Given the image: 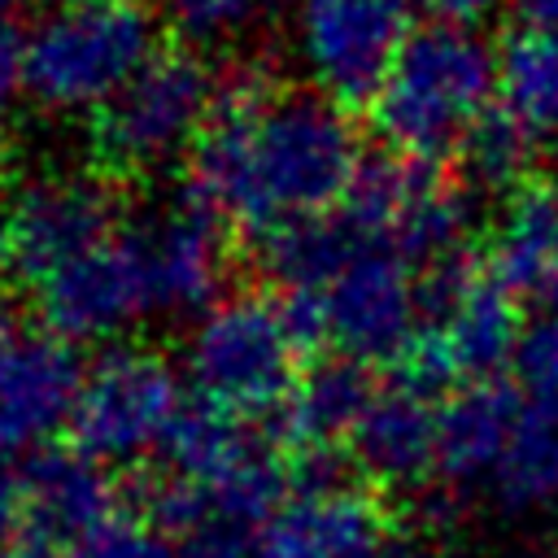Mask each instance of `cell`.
I'll return each instance as SVG.
<instances>
[{"mask_svg": "<svg viewBox=\"0 0 558 558\" xmlns=\"http://www.w3.org/2000/svg\"><path fill=\"white\" fill-rule=\"evenodd\" d=\"M83 362L48 327L0 323V458L44 445L70 423Z\"/></svg>", "mask_w": 558, "mask_h": 558, "instance_id": "cell-14", "label": "cell"}, {"mask_svg": "<svg viewBox=\"0 0 558 558\" xmlns=\"http://www.w3.org/2000/svg\"><path fill=\"white\" fill-rule=\"evenodd\" d=\"M340 209L353 227L397 248L423 275L462 257V240L471 227L466 192L432 161H410L397 153L362 161Z\"/></svg>", "mask_w": 558, "mask_h": 558, "instance_id": "cell-11", "label": "cell"}, {"mask_svg": "<svg viewBox=\"0 0 558 558\" xmlns=\"http://www.w3.org/2000/svg\"><path fill=\"white\" fill-rule=\"evenodd\" d=\"M183 405L187 401L179 392V375L161 353L113 344L83 371L70 414L74 449L100 466H126L140 453L166 445Z\"/></svg>", "mask_w": 558, "mask_h": 558, "instance_id": "cell-10", "label": "cell"}, {"mask_svg": "<svg viewBox=\"0 0 558 558\" xmlns=\"http://www.w3.org/2000/svg\"><path fill=\"white\" fill-rule=\"evenodd\" d=\"M140 244H144V262L153 275V296H157V314L183 318V314H205L209 305L222 301V283H227V222L196 201L192 192H183L179 201L161 205L157 214H148L144 222H135Z\"/></svg>", "mask_w": 558, "mask_h": 558, "instance_id": "cell-15", "label": "cell"}, {"mask_svg": "<svg viewBox=\"0 0 558 558\" xmlns=\"http://www.w3.org/2000/svg\"><path fill=\"white\" fill-rule=\"evenodd\" d=\"M432 13V22H453V26H475L480 17H488L501 0H414Z\"/></svg>", "mask_w": 558, "mask_h": 558, "instance_id": "cell-31", "label": "cell"}, {"mask_svg": "<svg viewBox=\"0 0 558 558\" xmlns=\"http://www.w3.org/2000/svg\"><path fill=\"white\" fill-rule=\"evenodd\" d=\"M379 545L384 510L371 493H292L257 527L253 558H366Z\"/></svg>", "mask_w": 558, "mask_h": 558, "instance_id": "cell-17", "label": "cell"}, {"mask_svg": "<svg viewBox=\"0 0 558 558\" xmlns=\"http://www.w3.org/2000/svg\"><path fill=\"white\" fill-rule=\"evenodd\" d=\"M497 52L475 26L427 22L401 48L392 74L371 100L379 140L410 161L458 153L493 113Z\"/></svg>", "mask_w": 558, "mask_h": 558, "instance_id": "cell-2", "label": "cell"}, {"mask_svg": "<svg viewBox=\"0 0 558 558\" xmlns=\"http://www.w3.org/2000/svg\"><path fill=\"white\" fill-rule=\"evenodd\" d=\"M375 392L379 388L371 384L362 362L323 357L296 379L292 397L283 401V410H279L283 432L301 449H336L340 440H349L357 432Z\"/></svg>", "mask_w": 558, "mask_h": 558, "instance_id": "cell-21", "label": "cell"}, {"mask_svg": "<svg viewBox=\"0 0 558 558\" xmlns=\"http://www.w3.org/2000/svg\"><path fill=\"white\" fill-rule=\"evenodd\" d=\"M153 57L144 0H57L26 39V96L52 113H100Z\"/></svg>", "mask_w": 558, "mask_h": 558, "instance_id": "cell-4", "label": "cell"}, {"mask_svg": "<svg viewBox=\"0 0 558 558\" xmlns=\"http://www.w3.org/2000/svg\"><path fill=\"white\" fill-rule=\"evenodd\" d=\"M523 327L514 296L493 279V270L453 257L423 275V327L405 357V379L423 388L445 379L488 384L514 362Z\"/></svg>", "mask_w": 558, "mask_h": 558, "instance_id": "cell-7", "label": "cell"}, {"mask_svg": "<svg viewBox=\"0 0 558 558\" xmlns=\"http://www.w3.org/2000/svg\"><path fill=\"white\" fill-rule=\"evenodd\" d=\"M366 558H440L436 549H427V545H418V541H384L375 554H366Z\"/></svg>", "mask_w": 558, "mask_h": 558, "instance_id": "cell-33", "label": "cell"}, {"mask_svg": "<svg viewBox=\"0 0 558 558\" xmlns=\"http://www.w3.org/2000/svg\"><path fill=\"white\" fill-rule=\"evenodd\" d=\"M26 497V545L39 549H74L92 532L118 519L122 488H113L109 471L83 449H39L22 466Z\"/></svg>", "mask_w": 558, "mask_h": 558, "instance_id": "cell-16", "label": "cell"}, {"mask_svg": "<svg viewBox=\"0 0 558 558\" xmlns=\"http://www.w3.org/2000/svg\"><path fill=\"white\" fill-rule=\"evenodd\" d=\"M161 449L170 458V475L196 484L227 523L253 532L283 506L288 466L275 440L244 414L196 397L179 410Z\"/></svg>", "mask_w": 558, "mask_h": 558, "instance_id": "cell-8", "label": "cell"}, {"mask_svg": "<svg viewBox=\"0 0 558 558\" xmlns=\"http://www.w3.org/2000/svg\"><path fill=\"white\" fill-rule=\"evenodd\" d=\"M493 493L510 510L558 506V397L519 392V414L493 471Z\"/></svg>", "mask_w": 558, "mask_h": 558, "instance_id": "cell-22", "label": "cell"}, {"mask_svg": "<svg viewBox=\"0 0 558 558\" xmlns=\"http://www.w3.org/2000/svg\"><path fill=\"white\" fill-rule=\"evenodd\" d=\"M344 248L336 266L305 292H283L301 349L331 344L349 362H405L423 327V279L397 248L371 240L336 205Z\"/></svg>", "mask_w": 558, "mask_h": 558, "instance_id": "cell-3", "label": "cell"}, {"mask_svg": "<svg viewBox=\"0 0 558 558\" xmlns=\"http://www.w3.org/2000/svg\"><path fill=\"white\" fill-rule=\"evenodd\" d=\"M532 148H536V135L510 118L501 105L466 135V144L458 148L462 153V166H466V179L480 183V187H493V192H514L527 183V166H532Z\"/></svg>", "mask_w": 558, "mask_h": 558, "instance_id": "cell-24", "label": "cell"}, {"mask_svg": "<svg viewBox=\"0 0 558 558\" xmlns=\"http://www.w3.org/2000/svg\"><path fill=\"white\" fill-rule=\"evenodd\" d=\"M436 436H440V405L432 388L414 379L384 384L366 405L357 432L349 436V458L362 475L388 488H410L427 471H436Z\"/></svg>", "mask_w": 558, "mask_h": 558, "instance_id": "cell-18", "label": "cell"}, {"mask_svg": "<svg viewBox=\"0 0 558 558\" xmlns=\"http://www.w3.org/2000/svg\"><path fill=\"white\" fill-rule=\"evenodd\" d=\"M414 0H296L292 57L318 96L371 105L414 35Z\"/></svg>", "mask_w": 558, "mask_h": 558, "instance_id": "cell-9", "label": "cell"}, {"mask_svg": "<svg viewBox=\"0 0 558 558\" xmlns=\"http://www.w3.org/2000/svg\"><path fill=\"white\" fill-rule=\"evenodd\" d=\"M519 414V392L488 379L466 384L440 405V436H436V471L453 484L493 480L510 427Z\"/></svg>", "mask_w": 558, "mask_h": 558, "instance_id": "cell-20", "label": "cell"}, {"mask_svg": "<svg viewBox=\"0 0 558 558\" xmlns=\"http://www.w3.org/2000/svg\"><path fill=\"white\" fill-rule=\"evenodd\" d=\"M31 296H35L44 327L70 344L113 340L126 327L157 318L153 275H148L135 222L118 227L105 244L61 266Z\"/></svg>", "mask_w": 558, "mask_h": 558, "instance_id": "cell-13", "label": "cell"}, {"mask_svg": "<svg viewBox=\"0 0 558 558\" xmlns=\"http://www.w3.org/2000/svg\"><path fill=\"white\" fill-rule=\"evenodd\" d=\"M523 31L536 35H558V0H514Z\"/></svg>", "mask_w": 558, "mask_h": 558, "instance_id": "cell-32", "label": "cell"}, {"mask_svg": "<svg viewBox=\"0 0 558 558\" xmlns=\"http://www.w3.org/2000/svg\"><path fill=\"white\" fill-rule=\"evenodd\" d=\"M301 340L279 296L235 292L209 305L187 336V379L196 397L231 414L283 410L296 388Z\"/></svg>", "mask_w": 558, "mask_h": 558, "instance_id": "cell-5", "label": "cell"}, {"mask_svg": "<svg viewBox=\"0 0 558 558\" xmlns=\"http://www.w3.org/2000/svg\"><path fill=\"white\" fill-rule=\"evenodd\" d=\"M292 4L296 0H157L166 26L183 39V48L231 44Z\"/></svg>", "mask_w": 558, "mask_h": 558, "instance_id": "cell-25", "label": "cell"}, {"mask_svg": "<svg viewBox=\"0 0 558 558\" xmlns=\"http://www.w3.org/2000/svg\"><path fill=\"white\" fill-rule=\"evenodd\" d=\"M510 366L527 397H558V314H541L523 327Z\"/></svg>", "mask_w": 558, "mask_h": 558, "instance_id": "cell-27", "label": "cell"}, {"mask_svg": "<svg viewBox=\"0 0 558 558\" xmlns=\"http://www.w3.org/2000/svg\"><path fill=\"white\" fill-rule=\"evenodd\" d=\"M26 39L31 31H22L9 13H0V118L26 92Z\"/></svg>", "mask_w": 558, "mask_h": 558, "instance_id": "cell-29", "label": "cell"}, {"mask_svg": "<svg viewBox=\"0 0 558 558\" xmlns=\"http://www.w3.org/2000/svg\"><path fill=\"white\" fill-rule=\"evenodd\" d=\"M26 527V497H22V471L0 458V549Z\"/></svg>", "mask_w": 558, "mask_h": 558, "instance_id": "cell-30", "label": "cell"}, {"mask_svg": "<svg viewBox=\"0 0 558 558\" xmlns=\"http://www.w3.org/2000/svg\"><path fill=\"white\" fill-rule=\"evenodd\" d=\"M497 96L536 140L558 135V35H510L497 52Z\"/></svg>", "mask_w": 558, "mask_h": 558, "instance_id": "cell-23", "label": "cell"}, {"mask_svg": "<svg viewBox=\"0 0 558 558\" xmlns=\"http://www.w3.org/2000/svg\"><path fill=\"white\" fill-rule=\"evenodd\" d=\"M22 558H174V545L140 519H113L100 532H92L87 541H78L74 549L26 545Z\"/></svg>", "mask_w": 558, "mask_h": 558, "instance_id": "cell-26", "label": "cell"}, {"mask_svg": "<svg viewBox=\"0 0 558 558\" xmlns=\"http://www.w3.org/2000/svg\"><path fill=\"white\" fill-rule=\"evenodd\" d=\"M187 192L227 227L279 235L331 214L357 170L362 148L349 109L318 92H279L262 74L222 83L218 109L196 144Z\"/></svg>", "mask_w": 558, "mask_h": 558, "instance_id": "cell-1", "label": "cell"}, {"mask_svg": "<svg viewBox=\"0 0 558 558\" xmlns=\"http://www.w3.org/2000/svg\"><path fill=\"white\" fill-rule=\"evenodd\" d=\"M218 96L222 83L196 48H157V57L96 113V153L122 174L166 170L196 153Z\"/></svg>", "mask_w": 558, "mask_h": 558, "instance_id": "cell-6", "label": "cell"}, {"mask_svg": "<svg viewBox=\"0 0 558 558\" xmlns=\"http://www.w3.org/2000/svg\"><path fill=\"white\" fill-rule=\"evenodd\" d=\"M118 201L96 174H39L0 205V270L31 292L118 231Z\"/></svg>", "mask_w": 558, "mask_h": 558, "instance_id": "cell-12", "label": "cell"}, {"mask_svg": "<svg viewBox=\"0 0 558 558\" xmlns=\"http://www.w3.org/2000/svg\"><path fill=\"white\" fill-rule=\"evenodd\" d=\"M488 270L519 301H558V192L523 183L506 196L493 235Z\"/></svg>", "mask_w": 558, "mask_h": 558, "instance_id": "cell-19", "label": "cell"}, {"mask_svg": "<svg viewBox=\"0 0 558 558\" xmlns=\"http://www.w3.org/2000/svg\"><path fill=\"white\" fill-rule=\"evenodd\" d=\"M253 536L240 523L227 519H209L196 532H187L183 541H174V558H253Z\"/></svg>", "mask_w": 558, "mask_h": 558, "instance_id": "cell-28", "label": "cell"}, {"mask_svg": "<svg viewBox=\"0 0 558 558\" xmlns=\"http://www.w3.org/2000/svg\"><path fill=\"white\" fill-rule=\"evenodd\" d=\"M22 4H31V0H0V13H9V17H13V9H22Z\"/></svg>", "mask_w": 558, "mask_h": 558, "instance_id": "cell-34", "label": "cell"}]
</instances>
